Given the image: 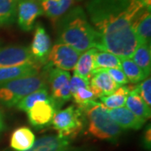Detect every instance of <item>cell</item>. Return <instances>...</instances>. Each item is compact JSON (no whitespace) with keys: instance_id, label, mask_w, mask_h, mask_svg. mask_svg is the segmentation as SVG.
Returning a JSON list of instances; mask_svg holds the SVG:
<instances>
[{"instance_id":"obj_1","label":"cell","mask_w":151,"mask_h":151,"mask_svg":"<svg viewBox=\"0 0 151 151\" xmlns=\"http://www.w3.org/2000/svg\"><path fill=\"white\" fill-rule=\"evenodd\" d=\"M86 9L100 35L101 50L131 58L139 44L134 23L147 9L141 0H90Z\"/></svg>"},{"instance_id":"obj_2","label":"cell","mask_w":151,"mask_h":151,"mask_svg":"<svg viewBox=\"0 0 151 151\" xmlns=\"http://www.w3.org/2000/svg\"><path fill=\"white\" fill-rule=\"evenodd\" d=\"M57 43L70 45L80 53L92 48L101 50L100 35L87 21L81 7L71 9L59 19Z\"/></svg>"},{"instance_id":"obj_3","label":"cell","mask_w":151,"mask_h":151,"mask_svg":"<svg viewBox=\"0 0 151 151\" xmlns=\"http://www.w3.org/2000/svg\"><path fill=\"white\" fill-rule=\"evenodd\" d=\"M49 65L36 75L23 76L0 82V103L8 108L17 105L24 97L40 89L46 88Z\"/></svg>"},{"instance_id":"obj_4","label":"cell","mask_w":151,"mask_h":151,"mask_svg":"<svg viewBox=\"0 0 151 151\" xmlns=\"http://www.w3.org/2000/svg\"><path fill=\"white\" fill-rule=\"evenodd\" d=\"M81 110L88 119L87 131L90 134L103 140L119 139L122 129L109 116L108 109L103 103L93 101Z\"/></svg>"},{"instance_id":"obj_5","label":"cell","mask_w":151,"mask_h":151,"mask_svg":"<svg viewBox=\"0 0 151 151\" xmlns=\"http://www.w3.org/2000/svg\"><path fill=\"white\" fill-rule=\"evenodd\" d=\"M54 129L60 138H74L84 127L83 113L80 108L70 105L57 111L51 120Z\"/></svg>"},{"instance_id":"obj_6","label":"cell","mask_w":151,"mask_h":151,"mask_svg":"<svg viewBox=\"0 0 151 151\" xmlns=\"http://www.w3.org/2000/svg\"><path fill=\"white\" fill-rule=\"evenodd\" d=\"M81 53L65 44L56 43L49 52L45 63L49 66H55L63 70H74Z\"/></svg>"},{"instance_id":"obj_7","label":"cell","mask_w":151,"mask_h":151,"mask_svg":"<svg viewBox=\"0 0 151 151\" xmlns=\"http://www.w3.org/2000/svg\"><path fill=\"white\" fill-rule=\"evenodd\" d=\"M25 65H42L35 58L29 47L10 45L0 48V68Z\"/></svg>"},{"instance_id":"obj_8","label":"cell","mask_w":151,"mask_h":151,"mask_svg":"<svg viewBox=\"0 0 151 151\" xmlns=\"http://www.w3.org/2000/svg\"><path fill=\"white\" fill-rule=\"evenodd\" d=\"M39 0H19L17 4V21L24 31H30L38 17L43 14Z\"/></svg>"},{"instance_id":"obj_9","label":"cell","mask_w":151,"mask_h":151,"mask_svg":"<svg viewBox=\"0 0 151 151\" xmlns=\"http://www.w3.org/2000/svg\"><path fill=\"white\" fill-rule=\"evenodd\" d=\"M57 110L58 108L52 98L46 101H39L28 110V119L34 127L43 128L51 123Z\"/></svg>"},{"instance_id":"obj_10","label":"cell","mask_w":151,"mask_h":151,"mask_svg":"<svg viewBox=\"0 0 151 151\" xmlns=\"http://www.w3.org/2000/svg\"><path fill=\"white\" fill-rule=\"evenodd\" d=\"M119 86L111 78L104 69L94 70L90 78L89 88L97 98L113 93Z\"/></svg>"},{"instance_id":"obj_11","label":"cell","mask_w":151,"mask_h":151,"mask_svg":"<svg viewBox=\"0 0 151 151\" xmlns=\"http://www.w3.org/2000/svg\"><path fill=\"white\" fill-rule=\"evenodd\" d=\"M29 49L35 59L42 64L45 63L46 57L51 49V40L43 26L37 24L35 27L33 41Z\"/></svg>"},{"instance_id":"obj_12","label":"cell","mask_w":151,"mask_h":151,"mask_svg":"<svg viewBox=\"0 0 151 151\" xmlns=\"http://www.w3.org/2000/svg\"><path fill=\"white\" fill-rule=\"evenodd\" d=\"M108 112L113 121L124 129H139L146 122L124 107L108 109Z\"/></svg>"},{"instance_id":"obj_13","label":"cell","mask_w":151,"mask_h":151,"mask_svg":"<svg viewBox=\"0 0 151 151\" xmlns=\"http://www.w3.org/2000/svg\"><path fill=\"white\" fill-rule=\"evenodd\" d=\"M70 141L58 135L43 136L35 141L30 149L25 151H60L69 146Z\"/></svg>"},{"instance_id":"obj_14","label":"cell","mask_w":151,"mask_h":151,"mask_svg":"<svg viewBox=\"0 0 151 151\" xmlns=\"http://www.w3.org/2000/svg\"><path fill=\"white\" fill-rule=\"evenodd\" d=\"M35 141L32 130L27 127H19L10 137V147L15 151H25L30 149Z\"/></svg>"},{"instance_id":"obj_15","label":"cell","mask_w":151,"mask_h":151,"mask_svg":"<svg viewBox=\"0 0 151 151\" xmlns=\"http://www.w3.org/2000/svg\"><path fill=\"white\" fill-rule=\"evenodd\" d=\"M41 65H25L0 68V82L11 81L23 76L36 75L40 72Z\"/></svg>"},{"instance_id":"obj_16","label":"cell","mask_w":151,"mask_h":151,"mask_svg":"<svg viewBox=\"0 0 151 151\" xmlns=\"http://www.w3.org/2000/svg\"><path fill=\"white\" fill-rule=\"evenodd\" d=\"M125 104L127 106V108L129 109L132 113L139 118L144 120L150 119V108H149L144 102L136 87L130 88L129 92L126 98Z\"/></svg>"},{"instance_id":"obj_17","label":"cell","mask_w":151,"mask_h":151,"mask_svg":"<svg viewBox=\"0 0 151 151\" xmlns=\"http://www.w3.org/2000/svg\"><path fill=\"white\" fill-rule=\"evenodd\" d=\"M73 1L74 0H42L40 5L45 15L55 22L69 10L70 7L73 4Z\"/></svg>"},{"instance_id":"obj_18","label":"cell","mask_w":151,"mask_h":151,"mask_svg":"<svg viewBox=\"0 0 151 151\" xmlns=\"http://www.w3.org/2000/svg\"><path fill=\"white\" fill-rule=\"evenodd\" d=\"M97 49L92 48L80 55L74 68L75 75L90 80L94 70V57Z\"/></svg>"},{"instance_id":"obj_19","label":"cell","mask_w":151,"mask_h":151,"mask_svg":"<svg viewBox=\"0 0 151 151\" xmlns=\"http://www.w3.org/2000/svg\"><path fill=\"white\" fill-rule=\"evenodd\" d=\"M134 29V32L139 43H146L150 45V10L145 9V11L136 19Z\"/></svg>"},{"instance_id":"obj_20","label":"cell","mask_w":151,"mask_h":151,"mask_svg":"<svg viewBox=\"0 0 151 151\" xmlns=\"http://www.w3.org/2000/svg\"><path fill=\"white\" fill-rule=\"evenodd\" d=\"M49 66L47 72V84L50 85L51 96L59 92L64 86L70 84V75L66 70H60L58 68L50 69Z\"/></svg>"},{"instance_id":"obj_21","label":"cell","mask_w":151,"mask_h":151,"mask_svg":"<svg viewBox=\"0 0 151 151\" xmlns=\"http://www.w3.org/2000/svg\"><path fill=\"white\" fill-rule=\"evenodd\" d=\"M133 60L147 76L150 74L151 69V51L150 45L139 43L132 55Z\"/></svg>"},{"instance_id":"obj_22","label":"cell","mask_w":151,"mask_h":151,"mask_svg":"<svg viewBox=\"0 0 151 151\" xmlns=\"http://www.w3.org/2000/svg\"><path fill=\"white\" fill-rule=\"evenodd\" d=\"M129 91L130 88L128 86H119L113 93L105 97H100V99L103 106L107 109L122 108L125 105L126 98Z\"/></svg>"},{"instance_id":"obj_23","label":"cell","mask_w":151,"mask_h":151,"mask_svg":"<svg viewBox=\"0 0 151 151\" xmlns=\"http://www.w3.org/2000/svg\"><path fill=\"white\" fill-rule=\"evenodd\" d=\"M110 68L121 69V58L108 51L97 50L94 57V70Z\"/></svg>"},{"instance_id":"obj_24","label":"cell","mask_w":151,"mask_h":151,"mask_svg":"<svg viewBox=\"0 0 151 151\" xmlns=\"http://www.w3.org/2000/svg\"><path fill=\"white\" fill-rule=\"evenodd\" d=\"M18 0H0V27L10 25L17 17Z\"/></svg>"},{"instance_id":"obj_25","label":"cell","mask_w":151,"mask_h":151,"mask_svg":"<svg viewBox=\"0 0 151 151\" xmlns=\"http://www.w3.org/2000/svg\"><path fill=\"white\" fill-rule=\"evenodd\" d=\"M121 69H123L128 81L132 83L140 82L148 77L131 58H121Z\"/></svg>"},{"instance_id":"obj_26","label":"cell","mask_w":151,"mask_h":151,"mask_svg":"<svg viewBox=\"0 0 151 151\" xmlns=\"http://www.w3.org/2000/svg\"><path fill=\"white\" fill-rule=\"evenodd\" d=\"M51 97L49 95L47 88H43L40 89L38 91L32 92L29 94L28 96L24 97L19 103L17 104V108L24 111V112H28L29 109L32 108L33 105L39 101H46L50 100Z\"/></svg>"},{"instance_id":"obj_27","label":"cell","mask_w":151,"mask_h":151,"mask_svg":"<svg viewBox=\"0 0 151 151\" xmlns=\"http://www.w3.org/2000/svg\"><path fill=\"white\" fill-rule=\"evenodd\" d=\"M71 97H73L75 103L77 104V108L80 109H82L86 105L97 99V97L90 90L89 86L77 89L71 94Z\"/></svg>"},{"instance_id":"obj_28","label":"cell","mask_w":151,"mask_h":151,"mask_svg":"<svg viewBox=\"0 0 151 151\" xmlns=\"http://www.w3.org/2000/svg\"><path fill=\"white\" fill-rule=\"evenodd\" d=\"M139 96L142 97L145 104L150 108L151 106V80L150 77H146L140 84L136 86Z\"/></svg>"},{"instance_id":"obj_29","label":"cell","mask_w":151,"mask_h":151,"mask_svg":"<svg viewBox=\"0 0 151 151\" xmlns=\"http://www.w3.org/2000/svg\"><path fill=\"white\" fill-rule=\"evenodd\" d=\"M104 70L108 72L113 81L116 84H118L119 86H121L122 85H126L127 83H129V81L122 69L110 68V69H104Z\"/></svg>"},{"instance_id":"obj_30","label":"cell","mask_w":151,"mask_h":151,"mask_svg":"<svg viewBox=\"0 0 151 151\" xmlns=\"http://www.w3.org/2000/svg\"><path fill=\"white\" fill-rule=\"evenodd\" d=\"M89 84H90V80L74 74V76L70 79V86L71 94L74 92H76L77 89H79V88L89 86Z\"/></svg>"},{"instance_id":"obj_31","label":"cell","mask_w":151,"mask_h":151,"mask_svg":"<svg viewBox=\"0 0 151 151\" xmlns=\"http://www.w3.org/2000/svg\"><path fill=\"white\" fill-rule=\"evenodd\" d=\"M143 145L145 146V148L147 150H150L151 146V132H150V126L149 125V127L146 129L144 135V141H143Z\"/></svg>"},{"instance_id":"obj_32","label":"cell","mask_w":151,"mask_h":151,"mask_svg":"<svg viewBox=\"0 0 151 151\" xmlns=\"http://www.w3.org/2000/svg\"><path fill=\"white\" fill-rule=\"evenodd\" d=\"M60 151H84L83 150H81V149H79V148H70V147H66L65 149H63V150H61Z\"/></svg>"},{"instance_id":"obj_33","label":"cell","mask_w":151,"mask_h":151,"mask_svg":"<svg viewBox=\"0 0 151 151\" xmlns=\"http://www.w3.org/2000/svg\"><path fill=\"white\" fill-rule=\"evenodd\" d=\"M5 129V124H4V121L3 119V116L0 113V131H3V130Z\"/></svg>"},{"instance_id":"obj_34","label":"cell","mask_w":151,"mask_h":151,"mask_svg":"<svg viewBox=\"0 0 151 151\" xmlns=\"http://www.w3.org/2000/svg\"><path fill=\"white\" fill-rule=\"evenodd\" d=\"M42 1V0H41ZM52 1H59V0H52Z\"/></svg>"},{"instance_id":"obj_35","label":"cell","mask_w":151,"mask_h":151,"mask_svg":"<svg viewBox=\"0 0 151 151\" xmlns=\"http://www.w3.org/2000/svg\"><path fill=\"white\" fill-rule=\"evenodd\" d=\"M39 1H41V0H39Z\"/></svg>"},{"instance_id":"obj_36","label":"cell","mask_w":151,"mask_h":151,"mask_svg":"<svg viewBox=\"0 0 151 151\" xmlns=\"http://www.w3.org/2000/svg\"><path fill=\"white\" fill-rule=\"evenodd\" d=\"M19 0H18V2H19Z\"/></svg>"},{"instance_id":"obj_37","label":"cell","mask_w":151,"mask_h":151,"mask_svg":"<svg viewBox=\"0 0 151 151\" xmlns=\"http://www.w3.org/2000/svg\"><path fill=\"white\" fill-rule=\"evenodd\" d=\"M78 1H80V0H78Z\"/></svg>"}]
</instances>
